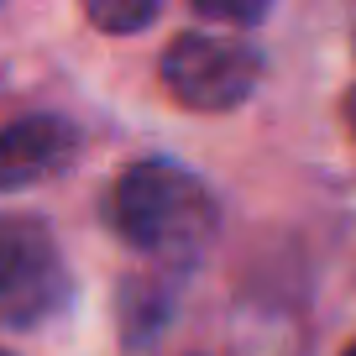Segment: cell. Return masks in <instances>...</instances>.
Instances as JSON below:
<instances>
[{"label": "cell", "mask_w": 356, "mask_h": 356, "mask_svg": "<svg viewBox=\"0 0 356 356\" xmlns=\"http://www.w3.org/2000/svg\"><path fill=\"white\" fill-rule=\"evenodd\" d=\"M111 225L157 257H189L215 236V200L178 163H136L111 189Z\"/></svg>", "instance_id": "6da1fadb"}, {"label": "cell", "mask_w": 356, "mask_h": 356, "mask_svg": "<svg viewBox=\"0 0 356 356\" xmlns=\"http://www.w3.org/2000/svg\"><path fill=\"white\" fill-rule=\"evenodd\" d=\"M262 58L257 47L215 32H184L163 53V84L189 111H231L257 89Z\"/></svg>", "instance_id": "7a4b0ae2"}, {"label": "cell", "mask_w": 356, "mask_h": 356, "mask_svg": "<svg viewBox=\"0 0 356 356\" xmlns=\"http://www.w3.org/2000/svg\"><path fill=\"white\" fill-rule=\"evenodd\" d=\"M68 304V273L47 225L0 215V325H42Z\"/></svg>", "instance_id": "3957f363"}, {"label": "cell", "mask_w": 356, "mask_h": 356, "mask_svg": "<svg viewBox=\"0 0 356 356\" xmlns=\"http://www.w3.org/2000/svg\"><path fill=\"white\" fill-rule=\"evenodd\" d=\"M79 136L53 115H26V121L0 126V194L42 184L74 157Z\"/></svg>", "instance_id": "277c9868"}, {"label": "cell", "mask_w": 356, "mask_h": 356, "mask_svg": "<svg viewBox=\"0 0 356 356\" xmlns=\"http://www.w3.org/2000/svg\"><path fill=\"white\" fill-rule=\"evenodd\" d=\"M157 16L152 0H136V6H115V0H95L89 6V22L105 26V32H136V26H147Z\"/></svg>", "instance_id": "5b68a950"}, {"label": "cell", "mask_w": 356, "mask_h": 356, "mask_svg": "<svg viewBox=\"0 0 356 356\" xmlns=\"http://www.w3.org/2000/svg\"><path fill=\"white\" fill-rule=\"evenodd\" d=\"M200 16H210V22H262V6H220V0H200Z\"/></svg>", "instance_id": "8992f818"}, {"label": "cell", "mask_w": 356, "mask_h": 356, "mask_svg": "<svg viewBox=\"0 0 356 356\" xmlns=\"http://www.w3.org/2000/svg\"><path fill=\"white\" fill-rule=\"evenodd\" d=\"M346 115H351V126H356V89H351V100H346Z\"/></svg>", "instance_id": "52a82bcc"}, {"label": "cell", "mask_w": 356, "mask_h": 356, "mask_svg": "<svg viewBox=\"0 0 356 356\" xmlns=\"http://www.w3.org/2000/svg\"><path fill=\"white\" fill-rule=\"evenodd\" d=\"M346 356H356V346H351V351H346Z\"/></svg>", "instance_id": "ba28073f"}, {"label": "cell", "mask_w": 356, "mask_h": 356, "mask_svg": "<svg viewBox=\"0 0 356 356\" xmlns=\"http://www.w3.org/2000/svg\"><path fill=\"white\" fill-rule=\"evenodd\" d=\"M0 356H6V351H0Z\"/></svg>", "instance_id": "9c48e42d"}]
</instances>
